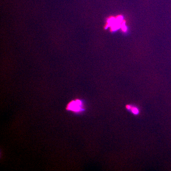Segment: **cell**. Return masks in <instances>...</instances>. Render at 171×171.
I'll use <instances>...</instances> for the list:
<instances>
[{"label": "cell", "instance_id": "6da1fadb", "mask_svg": "<svg viewBox=\"0 0 171 171\" xmlns=\"http://www.w3.org/2000/svg\"><path fill=\"white\" fill-rule=\"evenodd\" d=\"M82 105V102L79 100L75 101H73L69 104L68 106V109L75 112H79L81 110L80 106Z\"/></svg>", "mask_w": 171, "mask_h": 171}, {"label": "cell", "instance_id": "7a4b0ae2", "mask_svg": "<svg viewBox=\"0 0 171 171\" xmlns=\"http://www.w3.org/2000/svg\"><path fill=\"white\" fill-rule=\"evenodd\" d=\"M126 108L128 110H130L131 112L134 115H138L140 113V110L137 107L127 105Z\"/></svg>", "mask_w": 171, "mask_h": 171}, {"label": "cell", "instance_id": "3957f363", "mask_svg": "<svg viewBox=\"0 0 171 171\" xmlns=\"http://www.w3.org/2000/svg\"><path fill=\"white\" fill-rule=\"evenodd\" d=\"M121 27L122 31L125 32L127 31V27L126 25V22L125 21H123L121 24Z\"/></svg>", "mask_w": 171, "mask_h": 171}]
</instances>
